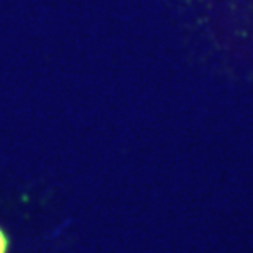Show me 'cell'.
Returning <instances> with one entry per match:
<instances>
[{"label": "cell", "instance_id": "6da1fadb", "mask_svg": "<svg viewBox=\"0 0 253 253\" xmlns=\"http://www.w3.org/2000/svg\"><path fill=\"white\" fill-rule=\"evenodd\" d=\"M10 250V237L5 229L0 225V253H8Z\"/></svg>", "mask_w": 253, "mask_h": 253}]
</instances>
